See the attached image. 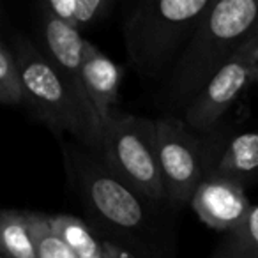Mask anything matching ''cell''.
I'll list each match as a JSON object with an SVG mask.
<instances>
[{
    "instance_id": "obj_18",
    "label": "cell",
    "mask_w": 258,
    "mask_h": 258,
    "mask_svg": "<svg viewBox=\"0 0 258 258\" xmlns=\"http://www.w3.org/2000/svg\"><path fill=\"white\" fill-rule=\"evenodd\" d=\"M104 258H137V256L133 253H129V251H125L124 247L104 240Z\"/></svg>"
},
{
    "instance_id": "obj_13",
    "label": "cell",
    "mask_w": 258,
    "mask_h": 258,
    "mask_svg": "<svg viewBox=\"0 0 258 258\" xmlns=\"http://www.w3.org/2000/svg\"><path fill=\"white\" fill-rule=\"evenodd\" d=\"M0 246H2V256L37 258L29 211H2Z\"/></svg>"
},
{
    "instance_id": "obj_12",
    "label": "cell",
    "mask_w": 258,
    "mask_h": 258,
    "mask_svg": "<svg viewBox=\"0 0 258 258\" xmlns=\"http://www.w3.org/2000/svg\"><path fill=\"white\" fill-rule=\"evenodd\" d=\"M41 8L68 23L75 30L82 32L104 22L113 11L115 2L111 0H50V2H44Z\"/></svg>"
},
{
    "instance_id": "obj_6",
    "label": "cell",
    "mask_w": 258,
    "mask_h": 258,
    "mask_svg": "<svg viewBox=\"0 0 258 258\" xmlns=\"http://www.w3.org/2000/svg\"><path fill=\"white\" fill-rule=\"evenodd\" d=\"M158 156L170 205L191 204L207 170L204 135L195 133L180 117L165 115L156 120Z\"/></svg>"
},
{
    "instance_id": "obj_11",
    "label": "cell",
    "mask_w": 258,
    "mask_h": 258,
    "mask_svg": "<svg viewBox=\"0 0 258 258\" xmlns=\"http://www.w3.org/2000/svg\"><path fill=\"white\" fill-rule=\"evenodd\" d=\"M122 68L103 53L96 44L85 41L83 46V78L101 122L113 115L122 82Z\"/></svg>"
},
{
    "instance_id": "obj_15",
    "label": "cell",
    "mask_w": 258,
    "mask_h": 258,
    "mask_svg": "<svg viewBox=\"0 0 258 258\" xmlns=\"http://www.w3.org/2000/svg\"><path fill=\"white\" fill-rule=\"evenodd\" d=\"M0 101L6 106H29V94L23 83L20 66L6 41H0Z\"/></svg>"
},
{
    "instance_id": "obj_10",
    "label": "cell",
    "mask_w": 258,
    "mask_h": 258,
    "mask_svg": "<svg viewBox=\"0 0 258 258\" xmlns=\"http://www.w3.org/2000/svg\"><path fill=\"white\" fill-rule=\"evenodd\" d=\"M197 216L212 230L232 233L249 219L253 205L240 184L225 177L209 175L191 198Z\"/></svg>"
},
{
    "instance_id": "obj_5",
    "label": "cell",
    "mask_w": 258,
    "mask_h": 258,
    "mask_svg": "<svg viewBox=\"0 0 258 258\" xmlns=\"http://www.w3.org/2000/svg\"><path fill=\"white\" fill-rule=\"evenodd\" d=\"M11 50L20 66L23 83L29 94L30 108L60 137L69 133L82 142L89 152H99V142L90 131L78 103L66 87L55 66L23 34H13Z\"/></svg>"
},
{
    "instance_id": "obj_7",
    "label": "cell",
    "mask_w": 258,
    "mask_h": 258,
    "mask_svg": "<svg viewBox=\"0 0 258 258\" xmlns=\"http://www.w3.org/2000/svg\"><path fill=\"white\" fill-rule=\"evenodd\" d=\"M258 68V32L223 66L205 90L187 106L182 120L198 135L214 131L240 94L254 82Z\"/></svg>"
},
{
    "instance_id": "obj_9",
    "label": "cell",
    "mask_w": 258,
    "mask_h": 258,
    "mask_svg": "<svg viewBox=\"0 0 258 258\" xmlns=\"http://www.w3.org/2000/svg\"><path fill=\"white\" fill-rule=\"evenodd\" d=\"M204 138L207 151L205 177H225L242 187L258 177V129L232 135V127L221 122Z\"/></svg>"
},
{
    "instance_id": "obj_14",
    "label": "cell",
    "mask_w": 258,
    "mask_h": 258,
    "mask_svg": "<svg viewBox=\"0 0 258 258\" xmlns=\"http://www.w3.org/2000/svg\"><path fill=\"white\" fill-rule=\"evenodd\" d=\"M50 225L78 258H104V240H99L92 230L69 214L50 216Z\"/></svg>"
},
{
    "instance_id": "obj_2",
    "label": "cell",
    "mask_w": 258,
    "mask_h": 258,
    "mask_svg": "<svg viewBox=\"0 0 258 258\" xmlns=\"http://www.w3.org/2000/svg\"><path fill=\"white\" fill-rule=\"evenodd\" d=\"M68 159H71L82 204L97 232L106 235L108 242H124L125 251L137 258H152L149 242L154 240L149 237H156L154 205L122 184L94 152L73 151Z\"/></svg>"
},
{
    "instance_id": "obj_1",
    "label": "cell",
    "mask_w": 258,
    "mask_h": 258,
    "mask_svg": "<svg viewBox=\"0 0 258 258\" xmlns=\"http://www.w3.org/2000/svg\"><path fill=\"white\" fill-rule=\"evenodd\" d=\"M258 32V0H219L202 16L166 78L161 101L186 111L223 66Z\"/></svg>"
},
{
    "instance_id": "obj_17",
    "label": "cell",
    "mask_w": 258,
    "mask_h": 258,
    "mask_svg": "<svg viewBox=\"0 0 258 258\" xmlns=\"http://www.w3.org/2000/svg\"><path fill=\"white\" fill-rule=\"evenodd\" d=\"M29 219L37 258H78L75 251L62 240V237L51 228L50 216L29 211Z\"/></svg>"
},
{
    "instance_id": "obj_20",
    "label": "cell",
    "mask_w": 258,
    "mask_h": 258,
    "mask_svg": "<svg viewBox=\"0 0 258 258\" xmlns=\"http://www.w3.org/2000/svg\"><path fill=\"white\" fill-rule=\"evenodd\" d=\"M2 258H8V256H2Z\"/></svg>"
},
{
    "instance_id": "obj_4",
    "label": "cell",
    "mask_w": 258,
    "mask_h": 258,
    "mask_svg": "<svg viewBox=\"0 0 258 258\" xmlns=\"http://www.w3.org/2000/svg\"><path fill=\"white\" fill-rule=\"evenodd\" d=\"M97 156L129 189L152 205L170 204L158 156L156 120L111 115L101 127Z\"/></svg>"
},
{
    "instance_id": "obj_19",
    "label": "cell",
    "mask_w": 258,
    "mask_h": 258,
    "mask_svg": "<svg viewBox=\"0 0 258 258\" xmlns=\"http://www.w3.org/2000/svg\"><path fill=\"white\" fill-rule=\"evenodd\" d=\"M254 82L258 83V68H256V78H254Z\"/></svg>"
},
{
    "instance_id": "obj_16",
    "label": "cell",
    "mask_w": 258,
    "mask_h": 258,
    "mask_svg": "<svg viewBox=\"0 0 258 258\" xmlns=\"http://www.w3.org/2000/svg\"><path fill=\"white\" fill-rule=\"evenodd\" d=\"M209 258H258V205L239 230L226 233Z\"/></svg>"
},
{
    "instance_id": "obj_3",
    "label": "cell",
    "mask_w": 258,
    "mask_h": 258,
    "mask_svg": "<svg viewBox=\"0 0 258 258\" xmlns=\"http://www.w3.org/2000/svg\"><path fill=\"white\" fill-rule=\"evenodd\" d=\"M212 4L211 0H149L135 6L122 23L131 68L151 80L172 71Z\"/></svg>"
},
{
    "instance_id": "obj_8",
    "label": "cell",
    "mask_w": 258,
    "mask_h": 258,
    "mask_svg": "<svg viewBox=\"0 0 258 258\" xmlns=\"http://www.w3.org/2000/svg\"><path fill=\"white\" fill-rule=\"evenodd\" d=\"M39 32L41 37H43L44 53L50 58L51 64L55 66L60 78L64 80L66 87L71 90L90 131L99 142L103 122H101L96 106L90 99L85 78H83V46H85V39L78 30L69 27L68 23H64L62 20H58L57 16H53L43 8H41L39 15Z\"/></svg>"
}]
</instances>
